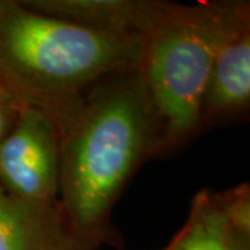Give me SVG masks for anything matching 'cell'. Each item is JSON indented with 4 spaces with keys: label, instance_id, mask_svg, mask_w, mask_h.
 Returning <instances> with one entry per match:
<instances>
[{
    "label": "cell",
    "instance_id": "1",
    "mask_svg": "<svg viewBox=\"0 0 250 250\" xmlns=\"http://www.w3.org/2000/svg\"><path fill=\"white\" fill-rule=\"evenodd\" d=\"M56 128L60 139L57 203L88 249L113 242L110 215L126 182L159 136L136 70L102 81Z\"/></svg>",
    "mask_w": 250,
    "mask_h": 250
},
{
    "label": "cell",
    "instance_id": "2",
    "mask_svg": "<svg viewBox=\"0 0 250 250\" xmlns=\"http://www.w3.org/2000/svg\"><path fill=\"white\" fill-rule=\"evenodd\" d=\"M142 41L0 0V90L54 125L102 81L138 68Z\"/></svg>",
    "mask_w": 250,
    "mask_h": 250
},
{
    "label": "cell",
    "instance_id": "3",
    "mask_svg": "<svg viewBox=\"0 0 250 250\" xmlns=\"http://www.w3.org/2000/svg\"><path fill=\"white\" fill-rule=\"evenodd\" d=\"M249 20L245 1L163 3L142 38L136 68L157 128V152L177 147L200 129L215 54Z\"/></svg>",
    "mask_w": 250,
    "mask_h": 250
},
{
    "label": "cell",
    "instance_id": "4",
    "mask_svg": "<svg viewBox=\"0 0 250 250\" xmlns=\"http://www.w3.org/2000/svg\"><path fill=\"white\" fill-rule=\"evenodd\" d=\"M60 139L45 113L20 107L0 142V187L13 196L38 203L57 202Z\"/></svg>",
    "mask_w": 250,
    "mask_h": 250
},
{
    "label": "cell",
    "instance_id": "5",
    "mask_svg": "<svg viewBox=\"0 0 250 250\" xmlns=\"http://www.w3.org/2000/svg\"><path fill=\"white\" fill-rule=\"evenodd\" d=\"M90 250L70 231L57 202H28L0 187V250Z\"/></svg>",
    "mask_w": 250,
    "mask_h": 250
},
{
    "label": "cell",
    "instance_id": "6",
    "mask_svg": "<svg viewBox=\"0 0 250 250\" xmlns=\"http://www.w3.org/2000/svg\"><path fill=\"white\" fill-rule=\"evenodd\" d=\"M250 103V20L215 54L202 100V125L242 114Z\"/></svg>",
    "mask_w": 250,
    "mask_h": 250
},
{
    "label": "cell",
    "instance_id": "7",
    "mask_svg": "<svg viewBox=\"0 0 250 250\" xmlns=\"http://www.w3.org/2000/svg\"><path fill=\"white\" fill-rule=\"evenodd\" d=\"M29 9L96 31L141 39L164 1L159 0H22Z\"/></svg>",
    "mask_w": 250,
    "mask_h": 250
},
{
    "label": "cell",
    "instance_id": "8",
    "mask_svg": "<svg viewBox=\"0 0 250 250\" xmlns=\"http://www.w3.org/2000/svg\"><path fill=\"white\" fill-rule=\"evenodd\" d=\"M163 250H250V238L233 232L215 192L203 189L192 202L187 223Z\"/></svg>",
    "mask_w": 250,
    "mask_h": 250
},
{
    "label": "cell",
    "instance_id": "9",
    "mask_svg": "<svg viewBox=\"0 0 250 250\" xmlns=\"http://www.w3.org/2000/svg\"><path fill=\"white\" fill-rule=\"evenodd\" d=\"M215 197L233 232L250 238L249 184L243 182L225 192L215 193Z\"/></svg>",
    "mask_w": 250,
    "mask_h": 250
},
{
    "label": "cell",
    "instance_id": "10",
    "mask_svg": "<svg viewBox=\"0 0 250 250\" xmlns=\"http://www.w3.org/2000/svg\"><path fill=\"white\" fill-rule=\"evenodd\" d=\"M17 104L0 90V142L7 135L18 114Z\"/></svg>",
    "mask_w": 250,
    "mask_h": 250
},
{
    "label": "cell",
    "instance_id": "11",
    "mask_svg": "<svg viewBox=\"0 0 250 250\" xmlns=\"http://www.w3.org/2000/svg\"><path fill=\"white\" fill-rule=\"evenodd\" d=\"M81 250H83V249H81Z\"/></svg>",
    "mask_w": 250,
    "mask_h": 250
}]
</instances>
